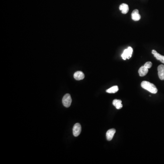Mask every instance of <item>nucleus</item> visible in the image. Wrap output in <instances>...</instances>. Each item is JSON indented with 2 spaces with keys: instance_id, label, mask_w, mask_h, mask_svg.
Listing matches in <instances>:
<instances>
[{
  "instance_id": "9",
  "label": "nucleus",
  "mask_w": 164,
  "mask_h": 164,
  "mask_svg": "<svg viewBox=\"0 0 164 164\" xmlns=\"http://www.w3.org/2000/svg\"><path fill=\"white\" fill-rule=\"evenodd\" d=\"M74 78L77 80H81L84 78V74L82 72H76L74 74Z\"/></svg>"
},
{
  "instance_id": "1",
  "label": "nucleus",
  "mask_w": 164,
  "mask_h": 164,
  "mask_svg": "<svg viewBox=\"0 0 164 164\" xmlns=\"http://www.w3.org/2000/svg\"><path fill=\"white\" fill-rule=\"evenodd\" d=\"M142 88L149 92H151L152 94H155L157 92V89L154 84L150 83L149 82L144 81L141 84Z\"/></svg>"
},
{
  "instance_id": "6",
  "label": "nucleus",
  "mask_w": 164,
  "mask_h": 164,
  "mask_svg": "<svg viewBox=\"0 0 164 164\" xmlns=\"http://www.w3.org/2000/svg\"><path fill=\"white\" fill-rule=\"evenodd\" d=\"M131 17L132 19L135 21H139L141 18V16L139 13V10L137 9H135L133 10L131 14Z\"/></svg>"
},
{
  "instance_id": "2",
  "label": "nucleus",
  "mask_w": 164,
  "mask_h": 164,
  "mask_svg": "<svg viewBox=\"0 0 164 164\" xmlns=\"http://www.w3.org/2000/svg\"><path fill=\"white\" fill-rule=\"evenodd\" d=\"M133 53V49L131 47H129L127 49H126L123 51V53L121 55L123 60L126 59H129L132 57Z\"/></svg>"
},
{
  "instance_id": "8",
  "label": "nucleus",
  "mask_w": 164,
  "mask_h": 164,
  "mask_svg": "<svg viewBox=\"0 0 164 164\" xmlns=\"http://www.w3.org/2000/svg\"><path fill=\"white\" fill-rule=\"evenodd\" d=\"M148 68L145 67L144 66H143L139 68V70L138 71V72L140 77H144L147 74L148 72Z\"/></svg>"
},
{
  "instance_id": "14",
  "label": "nucleus",
  "mask_w": 164,
  "mask_h": 164,
  "mask_svg": "<svg viewBox=\"0 0 164 164\" xmlns=\"http://www.w3.org/2000/svg\"><path fill=\"white\" fill-rule=\"evenodd\" d=\"M144 66L147 68H150L152 66V63L151 62H147L144 64Z\"/></svg>"
},
{
  "instance_id": "12",
  "label": "nucleus",
  "mask_w": 164,
  "mask_h": 164,
  "mask_svg": "<svg viewBox=\"0 0 164 164\" xmlns=\"http://www.w3.org/2000/svg\"><path fill=\"white\" fill-rule=\"evenodd\" d=\"M119 90V88L117 86H114L106 90L107 93H109V94H114V93H116L118 92Z\"/></svg>"
},
{
  "instance_id": "3",
  "label": "nucleus",
  "mask_w": 164,
  "mask_h": 164,
  "mask_svg": "<svg viewBox=\"0 0 164 164\" xmlns=\"http://www.w3.org/2000/svg\"><path fill=\"white\" fill-rule=\"evenodd\" d=\"M72 98L70 94H66L62 98V104L65 107L68 108L70 107L71 104Z\"/></svg>"
},
{
  "instance_id": "4",
  "label": "nucleus",
  "mask_w": 164,
  "mask_h": 164,
  "mask_svg": "<svg viewBox=\"0 0 164 164\" xmlns=\"http://www.w3.org/2000/svg\"><path fill=\"white\" fill-rule=\"evenodd\" d=\"M81 129V126L80 123H76L74 125L72 129V132H73V135L75 137H77L80 134Z\"/></svg>"
},
{
  "instance_id": "5",
  "label": "nucleus",
  "mask_w": 164,
  "mask_h": 164,
  "mask_svg": "<svg viewBox=\"0 0 164 164\" xmlns=\"http://www.w3.org/2000/svg\"><path fill=\"white\" fill-rule=\"evenodd\" d=\"M158 74L159 78L161 80H164V65L161 64L158 67Z\"/></svg>"
},
{
  "instance_id": "10",
  "label": "nucleus",
  "mask_w": 164,
  "mask_h": 164,
  "mask_svg": "<svg viewBox=\"0 0 164 164\" xmlns=\"http://www.w3.org/2000/svg\"><path fill=\"white\" fill-rule=\"evenodd\" d=\"M119 8H120V10L121 11V13L123 14L127 13L129 10V8L128 5L125 3H123L120 5Z\"/></svg>"
},
{
  "instance_id": "13",
  "label": "nucleus",
  "mask_w": 164,
  "mask_h": 164,
  "mask_svg": "<svg viewBox=\"0 0 164 164\" xmlns=\"http://www.w3.org/2000/svg\"><path fill=\"white\" fill-rule=\"evenodd\" d=\"M154 57L156 58L158 60H159L161 62L164 64V56L161 55L159 53H157L154 54Z\"/></svg>"
},
{
  "instance_id": "7",
  "label": "nucleus",
  "mask_w": 164,
  "mask_h": 164,
  "mask_svg": "<svg viewBox=\"0 0 164 164\" xmlns=\"http://www.w3.org/2000/svg\"><path fill=\"white\" fill-rule=\"evenodd\" d=\"M116 132V130L114 129H111L108 130L106 133L107 139L108 141L112 140Z\"/></svg>"
},
{
  "instance_id": "15",
  "label": "nucleus",
  "mask_w": 164,
  "mask_h": 164,
  "mask_svg": "<svg viewBox=\"0 0 164 164\" xmlns=\"http://www.w3.org/2000/svg\"><path fill=\"white\" fill-rule=\"evenodd\" d=\"M157 53V52L155 50H153L152 51V53L153 55L155 54H156V53Z\"/></svg>"
},
{
  "instance_id": "11",
  "label": "nucleus",
  "mask_w": 164,
  "mask_h": 164,
  "mask_svg": "<svg viewBox=\"0 0 164 164\" xmlns=\"http://www.w3.org/2000/svg\"><path fill=\"white\" fill-rule=\"evenodd\" d=\"M113 104L114 106L116 107L117 110L121 109L123 107V105L122 104V101L120 100H114L113 102Z\"/></svg>"
}]
</instances>
